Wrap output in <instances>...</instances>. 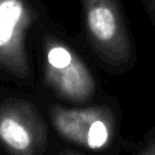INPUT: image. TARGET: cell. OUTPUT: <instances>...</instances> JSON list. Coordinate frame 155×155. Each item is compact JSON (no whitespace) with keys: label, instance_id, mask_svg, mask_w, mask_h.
<instances>
[{"label":"cell","instance_id":"6da1fadb","mask_svg":"<svg viewBox=\"0 0 155 155\" xmlns=\"http://www.w3.org/2000/svg\"><path fill=\"white\" fill-rule=\"evenodd\" d=\"M56 125L63 136L90 149H101L109 139L108 125L92 110H63L56 115Z\"/></svg>","mask_w":155,"mask_h":155},{"label":"cell","instance_id":"7a4b0ae2","mask_svg":"<svg viewBox=\"0 0 155 155\" xmlns=\"http://www.w3.org/2000/svg\"><path fill=\"white\" fill-rule=\"evenodd\" d=\"M21 0H0V53L16 51L24 19Z\"/></svg>","mask_w":155,"mask_h":155},{"label":"cell","instance_id":"3957f363","mask_svg":"<svg viewBox=\"0 0 155 155\" xmlns=\"http://www.w3.org/2000/svg\"><path fill=\"white\" fill-rule=\"evenodd\" d=\"M54 81L64 93L71 97H82L91 88V78L86 69L74 58L62 68H51Z\"/></svg>","mask_w":155,"mask_h":155},{"label":"cell","instance_id":"277c9868","mask_svg":"<svg viewBox=\"0 0 155 155\" xmlns=\"http://www.w3.org/2000/svg\"><path fill=\"white\" fill-rule=\"evenodd\" d=\"M0 137L12 149L25 150L30 144L28 131L15 119H4L0 122Z\"/></svg>","mask_w":155,"mask_h":155}]
</instances>
